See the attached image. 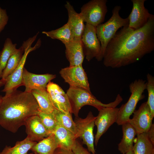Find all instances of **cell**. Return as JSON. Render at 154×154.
Wrapping results in <instances>:
<instances>
[{
  "label": "cell",
  "instance_id": "cell-37",
  "mask_svg": "<svg viewBox=\"0 0 154 154\" xmlns=\"http://www.w3.org/2000/svg\"><path fill=\"white\" fill-rule=\"evenodd\" d=\"M37 154V153H34V154H33V153H31V154Z\"/></svg>",
  "mask_w": 154,
  "mask_h": 154
},
{
  "label": "cell",
  "instance_id": "cell-27",
  "mask_svg": "<svg viewBox=\"0 0 154 154\" xmlns=\"http://www.w3.org/2000/svg\"><path fill=\"white\" fill-rule=\"evenodd\" d=\"M42 33L52 39L61 41L64 44L73 39L70 29L67 23L55 30L49 31H43Z\"/></svg>",
  "mask_w": 154,
  "mask_h": 154
},
{
  "label": "cell",
  "instance_id": "cell-12",
  "mask_svg": "<svg viewBox=\"0 0 154 154\" xmlns=\"http://www.w3.org/2000/svg\"><path fill=\"white\" fill-rule=\"evenodd\" d=\"M119 108L105 107L99 111L98 114L94 121L97 127L94 142L96 146L101 136L110 127L116 122Z\"/></svg>",
  "mask_w": 154,
  "mask_h": 154
},
{
  "label": "cell",
  "instance_id": "cell-38",
  "mask_svg": "<svg viewBox=\"0 0 154 154\" xmlns=\"http://www.w3.org/2000/svg\"><path fill=\"white\" fill-rule=\"evenodd\" d=\"M0 154H1L0 152Z\"/></svg>",
  "mask_w": 154,
  "mask_h": 154
},
{
  "label": "cell",
  "instance_id": "cell-23",
  "mask_svg": "<svg viewBox=\"0 0 154 154\" xmlns=\"http://www.w3.org/2000/svg\"><path fill=\"white\" fill-rule=\"evenodd\" d=\"M133 150L134 154H154V145L147 133L137 134Z\"/></svg>",
  "mask_w": 154,
  "mask_h": 154
},
{
  "label": "cell",
  "instance_id": "cell-11",
  "mask_svg": "<svg viewBox=\"0 0 154 154\" xmlns=\"http://www.w3.org/2000/svg\"><path fill=\"white\" fill-rule=\"evenodd\" d=\"M133 113V118L128 122L134 128L137 134L147 133L153 124V118L147 102L142 104Z\"/></svg>",
  "mask_w": 154,
  "mask_h": 154
},
{
  "label": "cell",
  "instance_id": "cell-6",
  "mask_svg": "<svg viewBox=\"0 0 154 154\" xmlns=\"http://www.w3.org/2000/svg\"><path fill=\"white\" fill-rule=\"evenodd\" d=\"M35 40L34 38H30L23 44L24 53L17 67L5 80L4 87L2 91L5 92V96L9 95L17 90L18 87L22 86L23 72L27 56L30 52L39 47L41 45V41L39 39L35 46L32 47L31 45Z\"/></svg>",
  "mask_w": 154,
  "mask_h": 154
},
{
  "label": "cell",
  "instance_id": "cell-8",
  "mask_svg": "<svg viewBox=\"0 0 154 154\" xmlns=\"http://www.w3.org/2000/svg\"><path fill=\"white\" fill-rule=\"evenodd\" d=\"M96 117L90 111L86 117L84 119L76 117L75 122L76 128L75 136L76 139L80 137L82 139L84 144L87 147L88 151L92 154H95L94 148V137L93 129L95 125L94 121Z\"/></svg>",
  "mask_w": 154,
  "mask_h": 154
},
{
  "label": "cell",
  "instance_id": "cell-28",
  "mask_svg": "<svg viewBox=\"0 0 154 154\" xmlns=\"http://www.w3.org/2000/svg\"><path fill=\"white\" fill-rule=\"evenodd\" d=\"M16 45V44H13L9 38L5 41L3 47L0 52V78L8 60L17 49Z\"/></svg>",
  "mask_w": 154,
  "mask_h": 154
},
{
  "label": "cell",
  "instance_id": "cell-2",
  "mask_svg": "<svg viewBox=\"0 0 154 154\" xmlns=\"http://www.w3.org/2000/svg\"><path fill=\"white\" fill-rule=\"evenodd\" d=\"M40 110L35 98L30 92L16 90L3 97L0 105V125L13 133L25 125L30 117Z\"/></svg>",
  "mask_w": 154,
  "mask_h": 154
},
{
  "label": "cell",
  "instance_id": "cell-4",
  "mask_svg": "<svg viewBox=\"0 0 154 154\" xmlns=\"http://www.w3.org/2000/svg\"><path fill=\"white\" fill-rule=\"evenodd\" d=\"M121 8L120 6L114 7L112 15L106 22L96 27V35L101 44V49L99 55L95 58L100 61L103 59L104 53L108 43L120 28L128 26V17L122 18L119 14Z\"/></svg>",
  "mask_w": 154,
  "mask_h": 154
},
{
  "label": "cell",
  "instance_id": "cell-30",
  "mask_svg": "<svg viewBox=\"0 0 154 154\" xmlns=\"http://www.w3.org/2000/svg\"><path fill=\"white\" fill-rule=\"evenodd\" d=\"M37 115L46 129L52 133L57 125L52 114L45 113L39 110Z\"/></svg>",
  "mask_w": 154,
  "mask_h": 154
},
{
  "label": "cell",
  "instance_id": "cell-31",
  "mask_svg": "<svg viewBox=\"0 0 154 154\" xmlns=\"http://www.w3.org/2000/svg\"><path fill=\"white\" fill-rule=\"evenodd\" d=\"M9 17L5 9L0 6V33L7 23Z\"/></svg>",
  "mask_w": 154,
  "mask_h": 154
},
{
  "label": "cell",
  "instance_id": "cell-35",
  "mask_svg": "<svg viewBox=\"0 0 154 154\" xmlns=\"http://www.w3.org/2000/svg\"><path fill=\"white\" fill-rule=\"evenodd\" d=\"M125 154H134V152L133 151L131 150L128 151Z\"/></svg>",
  "mask_w": 154,
  "mask_h": 154
},
{
  "label": "cell",
  "instance_id": "cell-19",
  "mask_svg": "<svg viewBox=\"0 0 154 154\" xmlns=\"http://www.w3.org/2000/svg\"><path fill=\"white\" fill-rule=\"evenodd\" d=\"M122 126V138L118 144V148L121 153L125 154L128 151L133 150V143L137 133L134 128L128 122Z\"/></svg>",
  "mask_w": 154,
  "mask_h": 154
},
{
  "label": "cell",
  "instance_id": "cell-18",
  "mask_svg": "<svg viewBox=\"0 0 154 154\" xmlns=\"http://www.w3.org/2000/svg\"><path fill=\"white\" fill-rule=\"evenodd\" d=\"M65 7L68 14L67 23L70 29L73 38H81L85 26L81 16L80 13L76 12L69 2H66Z\"/></svg>",
  "mask_w": 154,
  "mask_h": 154
},
{
  "label": "cell",
  "instance_id": "cell-7",
  "mask_svg": "<svg viewBox=\"0 0 154 154\" xmlns=\"http://www.w3.org/2000/svg\"><path fill=\"white\" fill-rule=\"evenodd\" d=\"M107 0H92L83 5L80 14L84 22L96 27L103 23L108 11Z\"/></svg>",
  "mask_w": 154,
  "mask_h": 154
},
{
  "label": "cell",
  "instance_id": "cell-10",
  "mask_svg": "<svg viewBox=\"0 0 154 154\" xmlns=\"http://www.w3.org/2000/svg\"><path fill=\"white\" fill-rule=\"evenodd\" d=\"M81 40L85 56L88 61L99 55L101 46L97 36L96 27L86 23Z\"/></svg>",
  "mask_w": 154,
  "mask_h": 154
},
{
  "label": "cell",
  "instance_id": "cell-39",
  "mask_svg": "<svg viewBox=\"0 0 154 154\" xmlns=\"http://www.w3.org/2000/svg\"></svg>",
  "mask_w": 154,
  "mask_h": 154
},
{
  "label": "cell",
  "instance_id": "cell-5",
  "mask_svg": "<svg viewBox=\"0 0 154 154\" xmlns=\"http://www.w3.org/2000/svg\"><path fill=\"white\" fill-rule=\"evenodd\" d=\"M146 84L147 82L142 79L135 80L129 84L130 96L127 102L119 108L116 122L118 125L128 122L138 102L145 97L143 93L146 89Z\"/></svg>",
  "mask_w": 154,
  "mask_h": 154
},
{
  "label": "cell",
  "instance_id": "cell-29",
  "mask_svg": "<svg viewBox=\"0 0 154 154\" xmlns=\"http://www.w3.org/2000/svg\"><path fill=\"white\" fill-rule=\"evenodd\" d=\"M146 89L148 94L147 102L150 108L153 117H154V77L148 73L147 75Z\"/></svg>",
  "mask_w": 154,
  "mask_h": 154
},
{
  "label": "cell",
  "instance_id": "cell-13",
  "mask_svg": "<svg viewBox=\"0 0 154 154\" xmlns=\"http://www.w3.org/2000/svg\"><path fill=\"white\" fill-rule=\"evenodd\" d=\"M146 0H131L133 3L131 11L127 17L129 27L134 30L139 29L147 23L151 14L144 6Z\"/></svg>",
  "mask_w": 154,
  "mask_h": 154
},
{
  "label": "cell",
  "instance_id": "cell-17",
  "mask_svg": "<svg viewBox=\"0 0 154 154\" xmlns=\"http://www.w3.org/2000/svg\"><path fill=\"white\" fill-rule=\"evenodd\" d=\"M64 45L66 56L69 66L82 64L85 55L81 38H74Z\"/></svg>",
  "mask_w": 154,
  "mask_h": 154
},
{
  "label": "cell",
  "instance_id": "cell-34",
  "mask_svg": "<svg viewBox=\"0 0 154 154\" xmlns=\"http://www.w3.org/2000/svg\"><path fill=\"white\" fill-rule=\"evenodd\" d=\"M54 154H74L72 150H69L58 147L55 150Z\"/></svg>",
  "mask_w": 154,
  "mask_h": 154
},
{
  "label": "cell",
  "instance_id": "cell-21",
  "mask_svg": "<svg viewBox=\"0 0 154 154\" xmlns=\"http://www.w3.org/2000/svg\"><path fill=\"white\" fill-rule=\"evenodd\" d=\"M31 92L36 100L40 111L52 114L55 110L46 88L34 89Z\"/></svg>",
  "mask_w": 154,
  "mask_h": 154
},
{
  "label": "cell",
  "instance_id": "cell-3",
  "mask_svg": "<svg viewBox=\"0 0 154 154\" xmlns=\"http://www.w3.org/2000/svg\"><path fill=\"white\" fill-rule=\"evenodd\" d=\"M71 108V113L78 117L81 108L84 106L90 105L96 108L98 111L105 107L116 108L123 100L119 94L115 100L108 104H104L98 100L91 92L81 88L70 86L66 93Z\"/></svg>",
  "mask_w": 154,
  "mask_h": 154
},
{
  "label": "cell",
  "instance_id": "cell-36",
  "mask_svg": "<svg viewBox=\"0 0 154 154\" xmlns=\"http://www.w3.org/2000/svg\"><path fill=\"white\" fill-rule=\"evenodd\" d=\"M3 100V97L0 96V105L1 103Z\"/></svg>",
  "mask_w": 154,
  "mask_h": 154
},
{
  "label": "cell",
  "instance_id": "cell-20",
  "mask_svg": "<svg viewBox=\"0 0 154 154\" xmlns=\"http://www.w3.org/2000/svg\"><path fill=\"white\" fill-rule=\"evenodd\" d=\"M52 133L54 134L57 140L58 147L72 150L76 139L72 133L64 127L57 125Z\"/></svg>",
  "mask_w": 154,
  "mask_h": 154
},
{
  "label": "cell",
  "instance_id": "cell-15",
  "mask_svg": "<svg viewBox=\"0 0 154 154\" xmlns=\"http://www.w3.org/2000/svg\"><path fill=\"white\" fill-rule=\"evenodd\" d=\"M46 89L56 109L65 113L72 114L71 105L68 96L60 86L50 81L47 85Z\"/></svg>",
  "mask_w": 154,
  "mask_h": 154
},
{
  "label": "cell",
  "instance_id": "cell-14",
  "mask_svg": "<svg viewBox=\"0 0 154 154\" xmlns=\"http://www.w3.org/2000/svg\"><path fill=\"white\" fill-rule=\"evenodd\" d=\"M56 77V75L49 74H35L23 69L22 86H25V91L31 92L34 89L46 88L48 83Z\"/></svg>",
  "mask_w": 154,
  "mask_h": 154
},
{
  "label": "cell",
  "instance_id": "cell-24",
  "mask_svg": "<svg viewBox=\"0 0 154 154\" xmlns=\"http://www.w3.org/2000/svg\"><path fill=\"white\" fill-rule=\"evenodd\" d=\"M24 52L23 45L17 49L8 60L6 66L3 71L0 78L1 86L5 84L6 78L12 73L18 66Z\"/></svg>",
  "mask_w": 154,
  "mask_h": 154
},
{
  "label": "cell",
  "instance_id": "cell-26",
  "mask_svg": "<svg viewBox=\"0 0 154 154\" xmlns=\"http://www.w3.org/2000/svg\"><path fill=\"white\" fill-rule=\"evenodd\" d=\"M52 114L57 125L70 131L75 136L76 133V127L72 119L71 113H65L55 110Z\"/></svg>",
  "mask_w": 154,
  "mask_h": 154
},
{
  "label": "cell",
  "instance_id": "cell-33",
  "mask_svg": "<svg viewBox=\"0 0 154 154\" xmlns=\"http://www.w3.org/2000/svg\"><path fill=\"white\" fill-rule=\"evenodd\" d=\"M148 138L152 143L154 145V124L153 123L147 133Z\"/></svg>",
  "mask_w": 154,
  "mask_h": 154
},
{
  "label": "cell",
  "instance_id": "cell-16",
  "mask_svg": "<svg viewBox=\"0 0 154 154\" xmlns=\"http://www.w3.org/2000/svg\"><path fill=\"white\" fill-rule=\"evenodd\" d=\"M25 125L27 137L31 141L39 142L52 134L46 129L37 115L29 117Z\"/></svg>",
  "mask_w": 154,
  "mask_h": 154
},
{
  "label": "cell",
  "instance_id": "cell-9",
  "mask_svg": "<svg viewBox=\"0 0 154 154\" xmlns=\"http://www.w3.org/2000/svg\"><path fill=\"white\" fill-rule=\"evenodd\" d=\"M59 73L70 86L82 88L91 92L87 76L82 64L62 68Z\"/></svg>",
  "mask_w": 154,
  "mask_h": 154
},
{
  "label": "cell",
  "instance_id": "cell-1",
  "mask_svg": "<svg viewBox=\"0 0 154 154\" xmlns=\"http://www.w3.org/2000/svg\"><path fill=\"white\" fill-rule=\"evenodd\" d=\"M154 50V15L147 23L134 30L123 27L110 40L103 56L104 65L119 68L135 63Z\"/></svg>",
  "mask_w": 154,
  "mask_h": 154
},
{
  "label": "cell",
  "instance_id": "cell-22",
  "mask_svg": "<svg viewBox=\"0 0 154 154\" xmlns=\"http://www.w3.org/2000/svg\"><path fill=\"white\" fill-rule=\"evenodd\" d=\"M59 147L58 144L54 134L37 143L30 150L38 154H54Z\"/></svg>",
  "mask_w": 154,
  "mask_h": 154
},
{
  "label": "cell",
  "instance_id": "cell-32",
  "mask_svg": "<svg viewBox=\"0 0 154 154\" xmlns=\"http://www.w3.org/2000/svg\"><path fill=\"white\" fill-rule=\"evenodd\" d=\"M72 151L74 154H92L88 149L84 147L76 140Z\"/></svg>",
  "mask_w": 154,
  "mask_h": 154
},
{
  "label": "cell",
  "instance_id": "cell-25",
  "mask_svg": "<svg viewBox=\"0 0 154 154\" xmlns=\"http://www.w3.org/2000/svg\"><path fill=\"white\" fill-rule=\"evenodd\" d=\"M37 143L36 141H31L27 137L23 140L17 141L13 147L6 146L1 153V154H28V151Z\"/></svg>",
  "mask_w": 154,
  "mask_h": 154
}]
</instances>
